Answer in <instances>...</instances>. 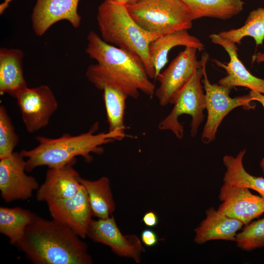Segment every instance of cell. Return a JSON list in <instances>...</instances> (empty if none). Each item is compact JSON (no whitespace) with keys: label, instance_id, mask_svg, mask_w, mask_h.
I'll use <instances>...</instances> for the list:
<instances>
[{"label":"cell","instance_id":"obj_1","mask_svg":"<svg viewBox=\"0 0 264 264\" xmlns=\"http://www.w3.org/2000/svg\"><path fill=\"white\" fill-rule=\"evenodd\" d=\"M87 40L86 52L97 63L88 66L86 77L95 88L103 90L111 87L133 99L139 97L140 91L154 94L155 86L138 55L107 43L93 31Z\"/></svg>","mask_w":264,"mask_h":264},{"label":"cell","instance_id":"obj_2","mask_svg":"<svg viewBox=\"0 0 264 264\" xmlns=\"http://www.w3.org/2000/svg\"><path fill=\"white\" fill-rule=\"evenodd\" d=\"M81 238L66 226L36 215L16 245L34 264H91Z\"/></svg>","mask_w":264,"mask_h":264},{"label":"cell","instance_id":"obj_3","mask_svg":"<svg viewBox=\"0 0 264 264\" xmlns=\"http://www.w3.org/2000/svg\"><path fill=\"white\" fill-rule=\"evenodd\" d=\"M98 124H93L87 132L77 135L64 133L57 138L38 136L36 139L39 144L30 150L20 152L26 158L25 171H32L40 166L48 168L64 166L81 156L87 162L92 160L91 154H101L104 152L102 146L121 140L122 137L115 132L108 131L96 133Z\"/></svg>","mask_w":264,"mask_h":264},{"label":"cell","instance_id":"obj_4","mask_svg":"<svg viewBox=\"0 0 264 264\" xmlns=\"http://www.w3.org/2000/svg\"><path fill=\"white\" fill-rule=\"evenodd\" d=\"M96 19L101 38L107 43L138 55L150 78L155 79L149 47L150 43L160 35L139 26L124 4L104 1L98 7Z\"/></svg>","mask_w":264,"mask_h":264},{"label":"cell","instance_id":"obj_5","mask_svg":"<svg viewBox=\"0 0 264 264\" xmlns=\"http://www.w3.org/2000/svg\"><path fill=\"white\" fill-rule=\"evenodd\" d=\"M126 6L139 26L158 35L188 30L193 25L191 14L181 0H139Z\"/></svg>","mask_w":264,"mask_h":264},{"label":"cell","instance_id":"obj_6","mask_svg":"<svg viewBox=\"0 0 264 264\" xmlns=\"http://www.w3.org/2000/svg\"><path fill=\"white\" fill-rule=\"evenodd\" d=\"M203 71L197 70L176 96L174 107L170 113L158 124L160 130L172 131L176 136L181 139L184 135V127L178 121L182 114L191 116L190 135L195 137L198 129L204 117L205 109V93L201 80Z\"/></svg>","mask_w":264,"mask_h":264},{"label":"cell","instance_id":"obj_7","mask_svg":"<svg viewBox=\"0 0 264 264\" xmlns=\"http://www.w3.org/2000/svg\"><path fill=\"white\" fill-rule=\"evenodd\" d=\"M205 60L202 67V84L205 91V109L207 111V120L201 134V141L208 144L216 137L218 127L223 118L233 109L242 107L246 110L254 109L255 105L248 94L232 98L229 94L232 88L218 84H211L207 77Z\"/></svg>","mask_w":264,"mask_h":264},{"label":"cell","instance_id":"obj_8","mask_svg":"<svg viewBox=\"0 0 264 264\" xmlns=\"http://www.w3.org/2000/svg\"><path fill=\"white\" fill-rule=\"evenodd\" d=\"M197 50L193 47H185L168 66L157 76L156 79L160 84L155 89L154 95L161 106L173 104L180 90L195 72L202 68L205 60L208 59V54L205 53L198 61Z\"/></svg>","mask_w":264,"mask_h":264},{"label":"cell","instance_id":"obj_9","mask_svg":"<svg viewBox=\"0 0 264 264\" xmlns=\"http://www.w3.org/2000/svg\"><path fill=\"white\" fill-rule=\"evenodd\" d=\"M16 99L25 129L31 133L45 127L58 106L54 93L45 85L27 87Z\"/></svg>","mask_w":264,"mask_h":264},{"label":"cell","instance_id":"obj_10","mask_svg":"<svg viewBox=\"0 0 264 264\" xmlns=\"http://www.w3.org/2000/svg\"><path fill=\"white\" fill-rule=\"evenodd\" d=\"M24 158L21 152H14L0 159V196L6 202L27 200L40 187L35 177L25 173Z\"/></svg>","mask_w":264,"mask_h":264},{"label":"cell","instance_id":"obj_11","mask_svg":"<svg viewBox=\"0 0 264 264\" xmlns=\"http://www.w3.org/2000/svg\"><path fill=\"white\" fill-rule=\"evenodd\" d=\"M87 237L94 242L108 246L119 256L132 259L137 263L141 262V254L144 251L141 241L134 234L124 235L112 216L92 219Z\"/></svg>","mask_w":264,"mask_h":264},{"label":"cell","instance_id":"obj_12","mask_svg":"<svg viewBox=\"0 0 264 264\" xmlns=\"http://www.w3.org/2000/svg\"><path fill=\"white\" fill-rule=\"evenodd\" d=\"M47 204L53 220L66 226L80 238L87 237L93 215L87 193L82 185L74 196Z\"/></svg>","mask_w":264,"mask_h":264},{"label":"cell","instance_id":"obj_13","mask_svg":"<svg viewBox=\"0 0 264 264\" xmlns=\"http://www.w3.org/2000/svg\"><path fill=\"white\" fill-rule=\"evenodd\" d=\"M219 198L221 203L218 210L244 225L264 213V198L253 194L248 188L223 183Z\"/></svg>","mask_w":264,"mask_h":264},{"label":"cell","instance_id":"obj_14","mask_svg":"<svg viewBox=\"0 0 264 264\" xmlns=\"http://www.w3.org/2000/svg\"><path fill=\"white\" fill-rule=\"evenodd\" d=\"M211 41L222 47L229 55V61L222 63L216 59L213 61L227 72L226 76L220 79L218 84L227 87H243L250 90L264 94V79L253 75L239 59L238 48L236 44L220 37L218 34L209 36Z\"/></svg>","mask_w":264,"mask_h":264},{"label":"cell","instance_id":"obj_15","mask_svg":"<svg viewBox=\"0 0 264 264\" xmlns=\"http://www.w3.org/2000/svg\"><path fill=\"white\" fill-rule=\"evenodd\" d=\"M80 0H36L33 9L32 28L38 36H43L54 24L62 20L74 28L80 26L81 17L78 13Z\"/></svg>","mask_w":264,"mask_h":264},{"label":"cell","instance_id":"obj_16","mask_svg":"<svg viewBox=\"0 0 264 264\" xmlns=\"http://www.w3.org/2000/svg\"><path fill=\"white\" fill-rule=\"evenodd\" d=\"M75 162L76 159L64 166L49 168L44 182L37 190V200L48 203L75 195L81 187L79 175L73 167Z\"/></svg>","mask_w":264,"mask_h":264},{"label":"cell","instance_id":"obj_17","mask_svg":"<svg viewBox=\"0 0 264 264\" xmlns=\"http://www.w3.org/2000/svg\"><path fill=\"white\" fill-rule=\"evenodd\" d=\"M206 217L195 229L194 242L198 244L213 240L235 242L237 232L244 225L241 220L227 216L211 207Z\"/></svg>","mask_w":264,"mask_h":264},{"label":"cell","instance_id":"obj_18","mask_svg":"<svg viewBox=\"0 0 264 264\" xmlns=\"http://www.w3.org/2000/svg\"><path fill=\"white\" fill-rule=\"evenodd\" d=\"M23 51L17 48L0 49V93L16 98L27 88L22 67Z\"/></svg>","mask_w":264,"mask_h":264},{"label":"cell","instance_id":"obj_19","mask_svg":"<svg viewBox=\"0 0 264 264\" xmlns=\"http://www.w3.org/2000/svg\"><path fill=\"white\" fill-rule=\"evenodd\" d=\"M177 46H191L199 50L204 49V44L188 30H182L161 35L152 41L149 47V56L155 70V79L168 61V54Z\"/></svg>","mask_w":264,"mask_h":264},{"label":"cell","instance_id":"obj_20","mask_svg":"<svg viewBox=\"0 0 264 264\" xmlns=\"http://www.w3.org/2000/svg\"><path fill=\"white\" fill-rule=\"evenodd\" d=\"M190 12L193 20L204 17L226 20L243 10L242 0H181Z\"/></svg>","mask_w":264,"mask_h":264},{"label":"cell","instance_id":"obj_21","mask_svg":"<svg viewBox=\"0 0 264 264\" xmlns=\"http://www.w3.org/2000/svg\"><path fill=\"white\" fill-rule=\"evenodd\" d=\"M78 180L86 190L92 210L98 219L110 217L115 209L109 179L102 176L97 180H90L81 177Z\"/></svg>","mask_w":264,"mask_h":264},{"label":"cell","instance_id":"obj_22","mask_svg":"<svg viewBox=\"0 0 264 264\" xmlns=\"http://www.w3.org/2000/svg\"><path fill=\"white\" fill-rule=\"evenodd\" d=\"M245 153L243 149L235 157L226 155L223 157L226 168L223 183L252 189L264 198V177L252 176L245 170L242 162Z\"/></svg>","mask_w":264,"mask_h":264},{"label":"cell","instance_id":"obj_23","mask_svg":"<svg viewBox=\"0 0 264 264\" xmlns=\"http://www.w3.org/2000/svg\"><path fill=\"white\" fill-rule=\"evenodd\" d=\"M37 214L19 207H0V232L6 236L10 243L16 245L22 239L25 229Z\"/></svg>","mask_w":264,"mask_h":264},{"label":"cell","instance_id":"obj_24","mask_svg":"<svg viewBox=\"0 0 264 264\" xmlns=\"http://www.w3.org/2000/svg\"><path fill=\"white\" fill-rule=\"evenodd\" d=\"M103 90L109 131L116 132L123 138L126 135L124 115L126 100L128 97L111 87H106Z\"/></svg>","mask_w":264,"mask_h":264},{"label":"cell","instance_id":"obj_25","mask_svg":"<svg viewBox=\"0 0 264 264\" xmlns=\"http://www.w3.org/2000/svg\"><path fill=\"white\" fill-rule=\"evenodd\" d=\"M218 34L236 44H241L243 38L250 37L257 45L262 44L264 40V8L259 7L251 11L241 27L223 31Z\"/></svg>","mask_w":264,"mask_h":264},{"label":"cell","instance_id":"obj_26","mask_svg":"<svg viewBox=\"0 0 264 264\" xmlns=\"http://www.w3.org/2000/svg\"><path fill=\"white\" fill-rule=\"evenodd\" d=\"M235 242L243 251L264 247V217L245 224L242 231L237 233Z\"/></svg>","mask_w":264,"mask_h":264},{"label":"cell","instance_id":"obj_27","mask_svg":"<svg viewBox=\"0 0 264 264\" xmlns=\"http://www.w3.org/2000/svg\"><path fill=\"white\" fill-rule=\"evenodd\" d=\"M19 136L4 106H0V159L10 156L19 142Z\"/></svg>","mask_w":264,"mask_h":264},{"label":"cell","instance_id":"obj_28","mask_svg":"<svg viewBox=\"0 0 264 264\" xmlns=\"http://www.w3.org/2000/svg\"><path fill=\"white\" fill-rule=\"evenodd\" d=\"M141 241L147 247H153L156 245L159 241L157 234L153 230H143L140 235Z\"/></svg>","mask_w":264,"mask_h":264},{"label":"cell","instance_id":"obj_29","mask_svg":"<svg viewBox=\"0 0 264 264\" xmlns=\"http://www.w3.org/2000/svg\"><path fill=\"white\" fill-rule=\"evenodd\" d=\"M142 221L146 226L153 227L158 223V218L155 212L150 211L144 215Z\"/></svg>","mask_w":264,"mask_h":264},{"label":"cell","instance_id":"obj_30","mask_svg":"<svg viewBox=\"0 0 264 264\" xmlns=\"http://www.w3.org/2000/svg\"><path fill=\"white\" fill-rule=\"evenodd\" d=\"M252 101H257L260 102L264 109V94L250 90L248 93ZM260 167L264 175V157L260 163Z\"/></svg>","mask_w":264,"mask_h":264},{"label":"cell","instance_id":"obj_31","mask_svg":"<svg viewBox=\"0 0 264 264\" xmlns=\"http://www.w3.org/2000/svg\"><path fill=\"white\" fill-rule=\"evenodd\" d=\"M139 0H104L105 1L115 2L127 5L134 3Z\"/></svg>","mask_w":264,"mask_h":264},{"label":"cell","instance_id":"obj_32","mask_svg":"<svg viewBox=\"0 0 264 264\" xmlns=\"http://www.w3.org/2000/svg\"><path fill=\"white\" fill-rule=\"evenodd\" d=\"M253 58V60L257 63L264 62V51L257 52Z\"/></svg>","mask_w":264,"mask_h":264},{"label":"cell","instance_id":"obj_33","mask_svg":"<svg viewBox=\"0 0 264 264\" xmlns=\"http://www.w3.org/2000/svg\"><path fill=\"white\" fill-rule=\"evenodd\" d=\"M14 0H4L3 2L0 5V14H3L4 11L8 7L10 3Z\"/></svg>","mask_w":264,"mask_h":264}]
</instances>
